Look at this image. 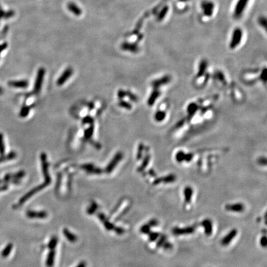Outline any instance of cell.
Wrapping results in <instances>:
<instances>
[{
	"instance_id": "cell-12",
	"label": "cell",
	"mask_w": 267,
	"mask_h": 267,
	"mask_svg": "<svg viewBox=\"0 0 267 267\" xmlns=\"http://www.w3.org/2000/svg\"><path fill=\"white\" fill-rule=\"evenodd\" d=\"M241 37H242V32L240 29H236L233 33V36L230 45L232 48H235L237 45V44L239 43V42H240Z\"/></svg>"
},
{
	"instance_id": "cell-31",
	"label": "cell",
	"mask_w": 267,
	"mask_h": 267,
	"mask_svg": "<svg viewBox=\"0 0 267 267\" xmlns=\"http://www.w3.org/2000/svg\"><path fill=\"white\" fill-rule=\"evenodd\" d=\"M119 105L122 107V108H126L127 109H130L132 108V106L127 102L125 101H122L121 100L119 103Z\"/></svg>"
},
{
	"instance_id": "cell-2",
	"label": "cell",
	"mask_w": 267,
	"mask_h": 267,
	"mask_svg": "<svg viewBox=\"0 0 267 267\" xmlns=\"http://www.w3.org/2000/svg\"><path fill=\"white\" fill-rule=\"evenodd\" d=\"M48 184H47L46 183H43V184L33 188L32 190H31L30 191H29L26 194H25L24 195H23L21 199L19 200V205H22L23 204H24L27 200H28L31 197H32L34 195H35L36 193H37L38 192L42 191V189H43L44 188H45L47 186H48Z\"/></svg>"
},
{
	"instance_id": "cell-3",
	"label": "cell",
	"mask_w": 267,
	"mask_h": 267,
	"mask_svg": "<svg viewBox=\"0 0 267 267\" xmlns=\"http://www.w3.org/2000/svg\"><path fill=\"white\" fill-rule=\"evenodd\" d=\"M45 74V69L43 68H39V69L37 72V75L36 77V80H35V82L34 84V92L36 93H39L41 90V88L42 86Z\"/></svg>"
},
{
	"instance_id": "cell-18",
	"label": "cell",
	"mask_w": 267,
	"mask_h": 267,
	"mask_svg": "<svg viewBox=\"0 0 267 267\" xmlns=\"http://www.w3.org/2000/svg\"><path fill=\"white\" fill-rule=\"evenodd\" d=\"M55 250H51L48 254L47 261H46V264L48 267H51L53 265L54 261H55Z\"/></svg>"
},
{
	"instance_id": "cell-30",
	"label": "cell",
	"mask_w": 267,
	"mask_h": 267,
	"mask_svg": "<svg viewBox=\"0 0 267 267\" xmlns=\"http://www.w3.org/2000/svg\"><path fill=\"white\" fill-rule=\"evenodd\" d=\"M166 236L165 235H162L160 237V239H158V240L157 243V247L158 248V247L163 246L164 243L166 242Z\"/></svg>"
},
{
	"instance_id": "cell-5",
	"label": "cell",
	"mask_w": 267,
	"mask_h": 267,
	"mask_svg": "<svg viewBox=\"0 0 267 267\" xmlns=\"http://www.w3.org/2000/svg\"><path fill=\"white\" fill-rule=\"evenodd\" d=\"M195 230V226H191L183 228H180L178 227H175L173 229L172 232L174 235L179 236V235H186V234H191L194 233Z\"/></svg>"
},
{
	"instance_id": "cell-35",
	"label": "cell",
	"mask_w": 267,
	"mask_h": 267,
	"mask_svg": "<svg viewBox=\"0 0 267 267\" xmlns=\"http://www.w3.org/2000/svg\"><path fill=\"white\" fill-rule=\"evenodd\" d=\"M144 147L142 145H140L139 147V149H138V155H137V158L138 159H141V157H142V152L143 150Z\"/></svg>"
},
{
	"instance_id": "cell-37",
	"label": "cell",
	"mask_w": 267,
	"mask_h": 267,
	"mask_svg": "<svg viewBox=\"0 0 267 267\" xmlns=\"http://www.w3.org/2000/svg\"><path fill=\"white\" fill-rule=\"evenodd\" d=\"M128 95V97H129V98H130V99L132 100V101H137V97L134 95L133 93H132L131 92H126V95Z\"/></svg>"
},
{
	"instance_id": "cell-42",
	"label": "cell",
	"mask_w": 267,
	"mask_h": 267,
	"mask_svg": "<svg viewBox=\"0 0 267 267\" xmlns=\"http://www.w3.org/2000/svg\"><path fill=\"white\" fill-rule=\"evenodd\" d=\"M8 185H5V186H3L2 187H0V191H6V190L8 189Z\"/></svg>"
},
{
	"instance_id": "cell-1",
	"label": "cell",
	"mask_w": 267,
	"mask_h": 267,
	"mask_svg": "<svg viewBox=\"0 0 267 267\" xmlns=\"http://www.w3.org/2000/svg\"><path fill=\"white\" fill-rule=\"evenodd\" d=\"M40 159H41V163H42V173L44 176L45 179V183L48 184V185L51 182V179L50 177V175L49 174L48 171V163L47 161V156L45 153L43 152L40 155Z\"/></svg>"
},
{
	"instance_id": "cell-39",
	"label": "cell",
	"mask_w": 267,
	"mask_h": 267,
	"mask_svg": "<svg viewBox=\"0 0 267 267\" xmlns=\"http://www.w3.org/2000/svg\"><path fill=\"white\" fill-rule=\"evenodd\" d=\"M163 248L165 249H166V250H169V249H172V247H173V245H172V244H170L169 242H165V243H164V244L163 245Z\"/></svg>"
},
{
	"instance_id": "cell-9",
	"label": "cell",
	"mask_w": 267,
	"mask_h": 267,
	"mask_svg": "<svg viewBox=\"0 0 267 267\" xmlns=\"http://www.w3.org/2000/svg\"><path fill=\"white\" fill-rule=\"evenodd\" d=\"M81 168L90 174L101 175L103 173V170L101 168L95 167L93 164L91 163L84 164L81 166Z\"/></svg>"
},
{
	"instance_id": "cell-11",
	"label": "cell",
	"mask_w": 267,
	"mask_h": 267,
	"mask_svg": "<svg viewBox=\"0 0 267 267\" xmlns=\"http://www.w3.org/2000/svg\"><path fill=\"white\" fill-rule=\"evenodd\" d=\"M97 216L98 218L100 219V220L103 223V225L105 226V228L108 230V231H111V230H114V228L115 227V226L112 224L106 217V216L102 213H98L97 214Z\"/></svg>"
},
{
	"instance_id": "cell-4",
	"label": "cell",
	"mask_w": 267,
	"mask_h": 267,
	"mask_svg": "<svg viewBox=\"0 0 267 267\" xmlns=\"http://www.w3.org/2000/svg\"><path fill=\"white\" fill-rule=\"evenodd\" d=\"M122 157H123L122 154L121 152H117L106 167L105 172L108 174L110 173L115 168L117 163L122 160Z\"/></svg>"
},
{
	"instance_id": "cell-21",
	"label": "cell",
	"mask_w": 267,
	"mask_h": 267,
	"mask_svg": "<svg viewBox=\"0 0 267 267\" xmlns=\"http://www.w3.org/2000/svg\"><path fill=\"white\" fill-rule=\"evenodd\" d=\"M176 176L175 175H167L163 178H161V181L162 183L163 182L165 183H173L176 181Z\"/></svg>"
},
{
	"instance_id": "cell-27",
	"label": "cell",
	"mask_w": 267,
	"mask_h": 267,
	"mask_svg": "<svg viewBox=\"0 0 267 267\" xmlns=\"http://www.w3.org/2000/svg\"><path fill=\"white\" fill-rule=\"evenodd\" d=\"M58 244V239L56 237H53V238H51V239L50 240L49 244H48V248L50 250H54L56 246Z\"/></svg>"
},
{
	"instance_id": "cell-24",
	"label": "cell",
	"mask_w": 267,
	"mask_h": 267,
	"mask_svg": "<svg viewBox=\"0 0 267 267\" xmlns=\"http://www.w3.org/2000/svg\"><path fill=\"white\" fill-rule=\"evenodd\" d=\"M5 153V146L4 143V138L2 133H0V155H3Z\"/></svg>"
},
{
	"instance_id": "cell-23",
	"label": "cell",
	"mask_w": 267,
	"mask_h": 267,
	"mask_svg": "<svg viewBox=\"0 0 267 267\" xmlns=\"http://www.w3.org/2000/svg\"><path fill=\"white\" fill-rule=\"evenodd\" d=\"M149 162H150V156L149 155H147L145 157V158H144V161L142 162V164L138 169V172H142V171H144V170L146 168V167L148 165Z\"/></svg>"
},
{
	"instance_id": "cell-17",
	"label": "cell",
	"mask_w": 267,
	"mask_h": 267,
	"mask_svg": "<svg viewBox=\"0 0 267 267\" xmlns=\"http://www.w3.org/2000/svg\"><path fill=\"white\" fill-rule=\"evenodd\" d=\"M63 234L65 236L66 239L69 240L71 242H75L77 240V236L74 234H72L69 230H68L67 228H64L63 230Z\"/></svg>"
},
{
	"instance_id": "cell-13",
	"label": "cell",
	"mask_w": 267,
	"mask_h": 267,
	"mask_svg": "<svg viewBox=\"0 0 267 267\" xmlns=\"http://www.w3.org/2000/svg\"><path fill=\"white\" fill-rule=\"evenodd\" d=\"M225 209L228 211L234 212H242L245 210V207L243 203H237L234 204H228L225 206Z\"/></svg>"
},
{
	"instance_id": "cell-28",
	"label": "cell",
	"mask_w": 267,
	"mask_h": 267,
	"mask_svg": "<svg viewBox=\"0 0 267 267\" xmlns=\"http://www.w3.org/2000/svg\"><path fill=\"white\" fill-rule=\"evenodd\" d=\"M148 234L149 236V240L151 242L155 241L160 236V234L156 232H150Z\"/></svg>"
},
{
	"instance_id": "cell-43",
	"label": "cell",
	"mask_w": 267,
	"mask_h": 267,
	"mask_svg": "<svg viewBox=\"0 0 267 267\" xmlns=\"http://www.w3.org/2000/svg\"><path fill=\"white\" fill-rule=\"evenodd\" d=\"M3 92H4V91H3V88H2V87H0V95H3Z\"/></svg>"
},
{
	"instance_id": "cell-36",
	"label": "cell",
	"mask_w": 267,
	"mask_h": 267,
	"mask_svg": "<svg viewBox=\"0 0 267 267\" xmlns=\"http://www.w3.org/2000/svg\"><path fill=\"white\" fill-rule=\"evenodd\" d=\"M117 96L120 99H122L126 96V92L122 90H119L117 92Z\"/></svg>"
},
{
	"instance_id": "cell-29",
	"label": "cell",
	"mask_w": 267,
	"mask_h": 267,
	"mask_svg": "<svg viewBox=\"0 0 267 267\" xmlns=\"http://www.w3.org/2000/svg\"><path fill=\"white\" fill-rule=\"evenodd\" d=\"M150 228L151 227L147 223V224H144L143 226H142L141 229H140V231L142 233L148 234L150 232Z\"/></svg>"
},
{
	"instance_id": "cell-25",
	"label": "cell",
	"mask_w": 267,
	"mask_h": 267,
	"mask_svg": "<svg viewBox=\"0 0 267 267\" xmlns=\"http://www.w3.org/2000/svg\"><path fill=\"white\" fill-rule=\"evenodd\" d=\"M93 130H94L93 125H91L90 127H88L87 130H85L84 136H85V139H89L92 136L93 133Z\"/></svg>"
},
{
	"instance_id": "cell-33",
	"label": "cell",
	"mask_w": 267,
	"mask_h": 267,
	"mask_svg": "<svg viewBox=\"0 0 267 267\" xmlns=\"http://www.w3.org/2000/svg\"><path fill=\"white\" fill-rule=\"evenodd\" d=\"M93 122V119L91 117H90V116H86L82 120V123L83 124H92Z\"/></svg>"
},
{
	"instance_id": "cell-20",
	"label": "cell",
	"mask_w": 267,
	"mask_h": 267,
	"mask_svg": "<svg viewBox=\"0 0 267 267\" xmlns=\"http://www.w3.org/2000/svg\"><path fill=\"white\" fill-rule=\"evenodd\" d=\"M13 244H11V243L8 244L5 247V249L2 250V256L3 258L7 257L10 254V253L11 252V251L13 250Z\"/></svg>"
},
{
	"instance_id": "cell-7",
	"label": "cell",
	"mask_w": 267,
	"mask_h": 267,
	"mask_svg": "<svg viewBox=\"0 0 267 267\" xmlns=\"http://www.w3.org/2000/svg\"><path fill=\"white\" fill-rule=\"evenodd\" d=\"M73 73V70L71 68H67L61 74V76L58 78L56 84L58 86H61L63 85L68 80L69 77H71L72 74Z\"/></svg>"
},
{
	"instance_id": "cell-22",
	"label": "cell",
	"mask_w": 267,
	"mask_h": 267,
	"mask_svg": "<svg viewBox=\"0 0 267 267\" xmlns=\"http://www.w3.org/2000/svg\"><path fill=\"white\" fill-rule=\"evenodd\" d=\"M98 209V205L95 202H92L90 206L87 208V214L92 215L95 213L97 210Z\"/></svg>"
},
{
	"instance_id": "cell-34",
	"label": "cell",
	"mask_w": 267,
	"mask_h": 267,
	"mask_svg": "<svg viewBox=\"0 0 267 267\" xmlns=\"http://www.w3.org/2000/svg\"><path fill=\"white\" fill-rule=\"evenodd\" d=\"M114 230L116 232V233L117 234H118V235H122V234H123L124 233V231H125L123 228H122L121 227H116V226L114 227Z\"/></svg>"
},
{
	"instance_id": "cell-41",
	"label": "cell",
	"mask_w": 267,
	"mask_h": 267,
	"mask_svg": "<svg viewBox=\"0 0 267 267\" xmlns=\"http://www.w3.org/2000/svg\"><path fill=\"white\" fill-rule=\"evenodd\" d=\"M76 267H86V263L85 261H82Z\"/></svg>"
},
{
	"instance_id": "cell-38",
	"label": "cell",
	"mask_w": 267,
	"mask_h": 267,
	"mask_svg": "<svg viewBox=\"0 0 267 267\" xmlns=\"http://www.w3.org/2000/svg\"><path fill=\"white\" fill-rule=\"evenodd\" d=\"M158 221H157V220H155V219H152V220H150L149 222H148V224L150 226V227H153V226H157V224H158Z\"/></svg>"
},
{
	"instance_id": "cell-10",
	"label": "cell",
	"mask_w": 267,
	"mask_h": 267,
	"mask_svg": "<svg viewBox=\"0 0 267 267\" xmlns=\"http://www.w3.org/2000/svg\"><path fill=\"white\" fill-rule=\"evenodd\" d=\"M237 234V231L236 229H233L231 231H230L229 233L227 235H226L224 237V238L221 240V245L226 246L229 244L231 240L236 236Z\"/></svg>"
},
{
	"instance_id": "cell-26",
	"label": "cell",
	"mask_w": 267,
	"mask_h": 267,
	"mask_svg": "<svg viewBox=\"0 0 267 267\" xmlns=\"http://www.w3.org/2000/svg\"><path fill=\"white\" fill-rule=\"evenodd\" d=\"M29 111H30V108L27 106H24L21 109L19 115L22 117H25L29 114Z\"/></svg>"
},
{
	"instance_id": "cell-6",
	"label": "cell",
	"mask_w": 267,
	"mask_h": 267,
	"mask_svg": "<svg viewBox=\"0 0 267 267\" xmlns=\"http://www.w3.org/2000/svg\"><path fill=\"white\" fill-rule=\"evenodd\" d=\"M249 0H238V2L234 8V16L236 18H239L243 13L245 8H246L247 4Z\"/></svg>"
},
{
	"instance_id": "cell-32",
	"label": "cell",
	"mask_w": 267,
	"mask_h": 267,
	"mask_svg": "<svg viewBox=\"0 0 267 267\" xmlns=\"http://www.w3.org/2000/svg\"><path fill=\"white\" fill-rule=\"evenodd\" d=\"M260 245H261V247H264V248L266 247L267 239H266V237L265 235L261 237V239H260Z\"/></svg>"
},
{
	"instance_id": "cell-8",
	"label": "cell",
	"mask_w": 267,
	"mask_h": 267,
	"mask_svg": "<svg viewBox=\"0 0 267 267\" xmlns=\"http://www.w3.org/2000/svg\"><path fill=\"white\" fill-rule=\"evenodd\" d=\"M26 216L31 219H45L48 216V213L45 211L28 210L26 212Z\"/></svg>"
},
{
	"instance_id": "cell-16",
	"label": "cell",
	"mask_w": 267,
	"mask_h": 267,
	"mask_svg": "<svg viewBox=\"0 0 267 267\" xmlns=\"http://www.w3.org/2000/svg\"><path fill=\"white\" fill-rule=\"evenodd\" d=\"M184 195L185 197V202L189 203L193 195V189L191 186H186L184 190Z\"/></svg>"
},
{
	"instance_id": "cell-14",
	"label": "cell",
	"mask_w": 267,
	"mask_h": 267,
	"mask_svg": "<svg viewBox=\"0 0 267 267\" xmlns=\"http://www.w3.org/2000/svg\"><path fill=\"white\" fill-rule=\"evenodd\" d=\"M201 225L204 228L205 234L209 236L213 232V224L210 219H205L201 222Z\"/></svg>"
},
{
	"instance_id": "cell-15",
	"label": "cell",
	"mask_w": 267,
	"mask_h": 267,
	"mask_svg": "<svg viewBox=\"0 0 267 267\" xmlns=\"http://www.w3.org/2000/svg\"><path fill=\"white\" fill-rule=\"evenodd\" d=\"M29 85V82L26 80H11L8 82V85L16 88H26Z\"/></svg>"
},
{
	"instance_id": "cell-19",
	"label": "cell",
	"mask_w": 267,
	"mask_h": 267,
	"mask_svg": "<svg viewBox=\"0 0 267 267\" xmlns=\"http://www.w3.org/2000/svg\"><path fill=\"white\" fill-rule=\"evenodd\" d=\"M16 157H17V154L16 152H11L6 155H2V157H0V163L5 162L6 161H9V160H12L16 158Z\"/></svg>"
},
{
	"instance_id": "cell-40",
	"label": "cell",
	"mask_w": 267,
	"mask_h": 267,
	"mask_svg": "<svg viewBox=\"0 0 267 267\" xmlns=\"http://www.w3.org/2000/svg\"><path fill=\"white\" fill-rule=\"evenodd\" d=\"M8 47V43L6 42L3 43V44L0 45V53L3 51Z\"/></svg>"
}]
</instances>
